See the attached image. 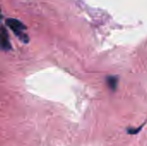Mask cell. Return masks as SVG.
<instances>
[{
    "mask_svg": "<svg viewBox=\"0 0 147 146\" xmlns=\"http://www.w3.org/2000/svg\"><path fill=\"white\" fill-rule=\"evenodd\" d=\"M3 18V15H2V13H1V9H0V20Z\"/></svg>",
    "mask_w": 147,
    "mask_h": 146,
    "instance_id": "obj_5",
    "label": "cell"
},
{
    "mask_svg": "<svg viewBox=\"0 0 147 146\" xmlns=\"http://www.w3.org/2000/svg\"><path fill=\"white\" fill-rule=\"evenodd\" d=\"M6 24L19 37V39L21 40H22L25 43L28 42V40H29L28 36L23 32L26 29V27L24 26V24L22 22H21L17 19L9 18L6 20Z\"/></svg>",
    "mask_w": 147,
    "mask_h": 146,
    "instance_id": "obj_1",
    "label": "cell"
},
{
    "mask_svg": "<svg viewBox=\"0 0 147 146\" xmlns=\"http://www.w3.org/2000/svg\"><path fill=\"white\" fill-rule=\"evenodd\" d=\"M0 47L4 51H8L11 48L7 30L3 26H0Z\"/></svg>",
    "mask_w": 147,
    "mask_h": 146,
    "instance_id": "obj_2",
    "label": "cell"
},
{
    "mask_svg": "<svg viewBox=\"0 0 147 146\" xmlns=\"http://www.w3.org/2000/svg\"><path fill=\"white\" fill-rule=\"evenodd\" d=\"M107 81V84L108 86L112 89V90H115L117 84H118V77L115 76H109L106 78Z\"/></svg>",
    "mask_w": 147,
    "mask_h": 146,
    "instance_id": "obj_3",
    "label": "cell"
},
{
    "mask_svg": "<svg viewBox=\"0 0 147 146\" xmlns=\"http://www.w3.org/2000/svg\"><path fill=\"white\" fill-rule=\"evenodd\" d=\"M142 127H143V126H140V127H139L138 129H134V128H133V129H127V133H128L129 134H136V133H138L142 129Z\"/></svg>",
    "mask_w": 147,
    "mask_h": 146,
    "instance_id": "obj_4",
    "label": "cell"
}]
</instances>
